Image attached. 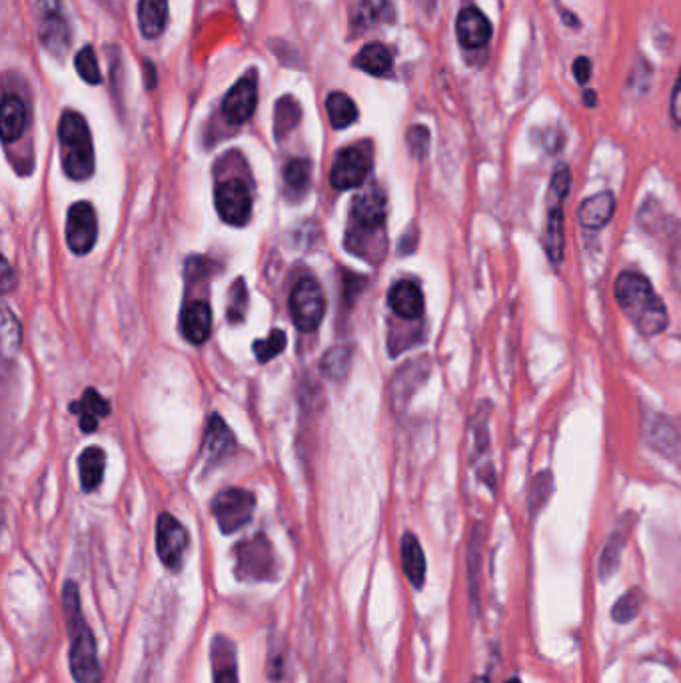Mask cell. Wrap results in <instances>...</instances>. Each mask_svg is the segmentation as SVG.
<instances>
[{"label": "cell", "mask_w": 681, "mask_h": 683, "mask_svg": "<svg viewBox=\"0 0 681 683\" xmlns=\"http://www.w3.org/2000/svg\"><path fill=\"white\" fill-rule=\"evenodd\" d=\"M614 296L622 312L630 318V322L642 336L654 338L668 330V308L644 274L634 270L622 272L616 278Z\"/></svg>", "instance_id": "cell-1"}, {"label": "cell", "mask_w": 681, "mask_h": 683, "mask_svg": "<svg viewBox=\"0 0 681 683\" xmlns=\"http://www.w3.org/2000/svg\"><path fill=\"white\" fill-rule=\"evenodd\" d=\"M62 610L70 636V674L76 683H102V670L98 660V648L90 626L86 624L80 608V596L74 582H66L62 588Z\"/></svg>", "instance_id": "cell-2"}, {"label": "cell", "mask_w": 681, "mask_h": 683, "mask_svg": "<svg viewBox=\"0 0 681 683\" xmlns=\"http://www.w3.org/2000/svg\"><path fill=\"white\" fill-rule=\"evenodd\" d=\"M58 140L62 148V168L72 180H86L94 172L92 136L84 116L66 110L58 122Z\"/></svg>", "instance_id": "cell-3"}, {"label": "cell", "mask_w": 681, "mask_h": 683, "mask_svg": "<svg viewBox=\"0 0 681 683\" xmlns=\"http://www.w3.org/2000/svg\"><path fill=\"white\" fill-rule=\"evenodd\" d=\"M572 190V170L568 166H560L548 188V210H546V252L550 262L560 266L564 262L566 252V236H564V204Z\"/></svg>", "instance_id": "cell-4"}, {"label": "cell", "mask_w": 681, "mask_h": 683, "mask_svg": "<svg viewBox=\"0 0 681 683\" xmlns=\"http://www.w3.org/2000/svg\"><path fill=\"white\" fill-rule=\"evenodd\" d=\"M236 578L242 582H272L278 578V562L272 544L254 536L236 546Z\"/></svg>", "instance_id": "cell-5"}, {"label": "cell", "mask_w": 681, "mask_h": 683, "mask_svg": "<svg viewBox=\"0 0 681 683\" xmlns=\"http://www.w3.org/2000/svg\"><path fill=\"white\" fill-rule=\"evenodd\" d=\"M386 222V196L378 188L360 194L352 204V224L348 232V250L356 246L368 234H378Z\"/></svg>", "instance_id": "cell-6"}, {"label": "cell", "mask_w": 681, "mask_h": 683, "mask_svg": "<svg viewBox=\"0 0 681 683\" xmlns=\"http://www.w3.org/2000/svg\"><path fill=\"white\" fill-rule=\"evenodd\" d=\"M290 314L298 330L314 332L326 314V296L314 278H300L290 294Z\"/></svg>", "instance_id": "cell-7"}, {"label": "cell", "mask_w": 681, "mask_h": 683, "mask_svg": "<svg viewBox=\"0 0 681 683\" xmlns=\"http://www.w3.org/2000/svg\"><path fill=\"white\" fill-rule=\"evenodd\" d=\"M38 12V34L44 44V48L54 54L56 58H62L70 48V24L64 16L62 0H38L36 4Z\"/></svg>", "instance_id": "cell-8"}, {"label": "cell", "mask_w": 681, "mask_h": 683, "mask_svg": "<svg viewBox=\"0 0 681 683\" xmlns=\"http://www.w3.org/2000/svg\"><path fill=\"white\" fill-rule=\"evenodd\" d=\"M256 500L248 490H222L212 502V514L224 534H234L246 526L254 514Z\"/></svg>", "instance_id": "cell-9"}, {"label": "cell", "mask_w": 681, "mask_h": 683, "mask_svg": "<svg viewBox=\"0 0 681 683\" xmlns=\"http://www.w3.org/2000/svg\"><path fill=\"white\" fill-rule=\"evenodd\" d=\"M188 532L186 528L170 514H160L156 522V552L160 562L170 570L178 572L184 564L188 552Z\"/></svg>", "instance_id": "cell-10"}, {"label": "cell", "mask_w": 681, "mask_h": 683, "mask_svg": "<svg viewBox=\"0 0 681 683\" xmlns=\"http://www.w3.org/2000/svg\"><path fill=\"white\" fill-rule=\"evenodd\" d=\"M216 210L220 218L230 226H244L252 214V194L246 182L230 178L220 182L214 194Z\"/></svg>", "instance_id": "cell-11"}, {"label": "cell", "mask_w": 681, "mask_h": 683, "mask_svg": "<svg viewBox=\"0 0 681 683\" xmlns=\"http://www.w3.org/2000/svg\"><path fill=\"white\" fill-rule=\"evenodd\" d=\"M372 166L370 152L364 146H348L336 154L330 170V182L336 190H350L360 186Z\"/></svg>", "instance_id": "cell-12"}, {"label": "cell", "mask_w": 681, "mask_h": 683, "mask_svg": "<svg viewBox=\"0 0 681 683\" xmlns=\"http://www.w3.org/2000/svg\"><path fill=\"white\" fill-rule=\"evenodd\" d=\"M98 238L96 212L90 202H76L66 218V244L74 254H88Z\"/></svg>", "instance_id": "cell-13"}, {"label": "cell", "mask_w": 681, "mask_h": 683, "mask_svg": "<svg viewBox=\"0 0 681 683\" xmlns=\"http://www.w3.org/2000/svg\"><path fill=\"white\" fill-rule=\"evenodd\" d=\"M258 104V76L254 72H248L244 78H240L224 96L222 102V116L228 124H244L252 118Z\"/></svg>", "instance_id": "cell-14"}, {"label": "cell", "mask_w": 681, "mask_h": 683, "mask_svg": "<svg viewBox=\"0 0 681 683\" xmlns=\"http://www.w3.org/2000/svg\"><path fill=\"white\" fill-rule=\"evenodd\" d=\"M644 440L660 456H666L668 460L681 464L680 434L666 416L650 412V410L646 412Z\"/></svg>", "instance_id": "cell-15"}, {"label": "cell", "mask_w": 681, "mask_h": 683, "mask_svg": "<svg viewBox=\"0 0 681 683\" xmlns=\"http://www.w3.org/2000/svg\"><path fill=\"white\" fill-rule=\"evenodd\" d=\"M634 524H636V516L634 514H626L620 518L618 526L614 528L612 536L608 538L604 550H602V556H600V562H598V576L602 582H608L620 568V562H622V554L628 546V540H630V534L634 530Z\"/></svg>", "instance_id": "cell-16"}, {"label": "cell", "mask_w": 681, "mask_h": 683, "mask_svg": "<svg viewBox=\"0 0 681 683\" xmlns=\"http://www.w3.org/2000/svg\"><path fill=\"white\" fill-rule=\"evenodd\" d=\"M456 34L466 48H484L492 38V24L482 10L464 8L456 20Z\"/></svg>", "instance_id": "cell-17"}, {"label": "cell", "mask_w": 681, "mask_h": 683, "mask_svg": "<svg viewBox=\"0 0 681 683\" xmlns=\"http://www.w3.org/2000/svg\"><path fill=\"white\" fill-rule=\"evenodd\" d=\"M388 304L404 320H420L424 314V294L414 280H400L388 292Z\"/></svg>", "instance_id": "cell-18"}, {"label": "cell", "mask_w": 681, "mask_h": 683, "mask_svg": "<svg viewBox=\"0 0 681 683\" xmlns=\"http://www.w3.org/2000/svg\"><path fill=\"white\" fill-rule=\"evenodd\" d=\"M210 666H212V682H238V656L236 646L226 636H216L210 646Z\"/></svg>", "instance_id": "cell-19"}, {"label": "cell", "mask_w": 681, "mask_h": 683, "mask_svg": "<svg viewBox=\"0 0 681 683\" xmlns=\"http://www.w3.org/2000/svg\"><path fill=\"white\" fill-rule=\"evenodd\" d=\"M616 212V196L610 190L586 198L578 208V220L588 230L606 228Z\"/></svg>", "instance_id": "cell-20"}, {"label": "cell", "mask_w": 681, "mask_h": 683, "mask_svg": "<svg viewBox=\"0 0 681 683\" xmlns=\"http://www.w3.org/2000/svg\"><path fill=\"white\" fill-rule=\"evenodd\" d=\"M182 334L192 344H204L212 332V310L204 300L188 304L180 318Z\"/></svg>", "instance_id": "cell-21"}, {"label": "cell", "mask_w": 681, "mask_h": 683, "mask_svg": "<svg viewBox=\"0 0 681 683\" xmlns=\"http://www.w3.org/2000/svg\"><path fill=\"white\" fill-rule=\"evenodd\" d=\"M402 568L414 590H422L426 584V556L414 534H404L400 542Z\"/></svg>", "instance_id": "cell-22"}, {"label": "cell", "mask_w": 681, "mask_h": 683, "mask_svg": "<svg viewBox=\"0 0 681 683\" xmlns=\"http://www.w3.org/2000/svg\"><path fill=\"white\" fill-rule=\"evenodd\" d=\"M204 450H206V456L210 462H220V460L232 456V452L236 450L234 436L218 414H212L208 420Z\"/></svg>", "instance_id": "cell-23"}, {"label": "cell", "mask_w": 681, "mask_h": 683, "mask_svg": "<svg viewBox=\"0 0 681 683\" xmlns=\"http://www.w3.org/2000/svg\"><path fill=\"white\" fill-rule=\"evenodd\" d=\"M26 128V106L20 96L6 94L2 100V140L6 144L18 140Z\"/></svg>", "instance_id": "cell-24"}, {"label": "cell", "mask_w": 681, "mask_h": 683, "mask_svg": "<svg viewBox=\"0 0 681 683\" xmlns=\"http://www.w3.org/2000/svg\"><path fill=\"white\" fill-rule=\"evenodd\" d=\"M168 20V0H138V26L142 36L156 38Z\"/></svg>", "instance_id": "cell-25"}, {"label": "cell", "mask_w": 681, "mask_h": 683, "mask_svg": "<svg viewBox=\"0 0 681 683\" xmlns=\"http://www.w3.org/2000/svg\"><path fill=\"white\" fill-rule=\"evenodd\" d=\"M72 412L80 414V428L84 432H94L100 420L110 414V406L94 388H88L82 400L78 404H72Z\"/></svg>", "instance_id": "cell-26"}, {"label": "cell", "mask_w": 681, "mask_h": 683, "mask_svg": "<svg viewBox=\"0 0 681 683\" xmlns=\"http://www.w3.org/2000/svg\"><path fill=\"white\" fill-rule=\"evenodd\" d=\"M394 58L392 52L388 50V46L380 44V42H370L366 44L354 58V66L372 74V76H384L392 70Z\"/></svg>", "instance_id": "cell-27"}, {"label": "cell", "mask_w": 681, "mask_h": 683, "mask_svg": "<svg viewBox=\"0 0 681 683\" xmlns=\"http://www.w3.org/2000/svg\"><path fill=\"white\" fill-rule=\"evenodd\" d=\"M104 466H106V456L102 448H86L80 454L78 468H80V484L84 492H92L100 486L102 476H104Z\"/></svg>", "instance_id": "cell-28"}, {"label": "cell", "mask_w": 681, "mask_h": 683, "mask_svg": "<svg viewBox=\"0 0 681 683\" xmlns=\"http://www.w3.org/2000/svg\"><path fill=\"white\" fill-rule=\"evenodd\" d=\"M326 110H328V118L330 124L336 130H344L348 128L352 122H356L358 118V108L356 102L346 94V92H332L326 98Z\"/></svg>", "instance_id": "cell-29"}, {"label": "cell", "mask_w": 681, "mask_h": 683, "mask_svg": "<svg viewBox=\"0 0 681 683\" xmlns=\"http://www.w3.org/2000/svg\"><path fill=\"white\" fill-rule=\"evenodd\" d=\"M312 180V166L304 158H292L284 168V184L286 192L292 198H300L306 194Z\"/></svg>", "instance_id": "cell-30"}, {"label": "cell", "mask_w": 681, "mask_h": 683, "mask_svg": "<svg viewBox=\"0 0 681 683\" xmlns=\"http://www.w3.org/2000/svg\"><path fill=\"white\" fill-rule=\"evenodd\" d=\"M300 118H302L300 104L292 96H282L276 102V110H274V132H276V138L280 140L288 132H292L298 126Z\"/></svg>", "instance_id": "cell-31"}, {"label": "cell", "mask_w": 681, "mask_h": 683, "mask_svg": "<svg viewBox=\"0 0 681 683\" xmlns=\"http://www.w3.org/2000/svg\"><path fill=\"white\" fill-rule=\"evenodd\" d=\"M392 20H394V6L390 0H362L354 24L356 28H360V26H370L376 22H392Z\"/></svg>", "instance_id": "cell-32"}, {"label": "cell", "mask_w": 681, "mask_h": 683, "mask_svg": "<svg viewBox=\"0 0 681 683\" xmlns=\"http://www.w3.org/2000/svg\"><path fill=\"white\" fill-rule=\"evenodd\" d=\"M554 492V478L550 472H542L534 478L532 486H530V494H528V504H530V512L532 516H536L550 500Z\"/></svg>", "instance_id": "cell-33"}, {"label": "cell", "mask_w": 681, "mask_h": 683, "mask_svg": "<svg viewBox=\"0 0 681 683\" xmlns=\"http://www.w3.org/2000/svg\"><path fill=\"white\" fill-rule=\"evenodd\" d=\"M352 362V352L348 346H336L326 352L322 360V370L328 378H344Z\"/></svg>", "instance_id": "cell-34"}, {"label": "cell", "mask_w": 681, "mask_h": 683, "mask_svg": "<svg viewBox=\"0 0 681 683\" xmlns=\"http://www.w3.org/2000/svg\"><path fill=\"white\" fill-rule=\"evenodd\" d=\"M284 348H286V334L282 330H272L268 334V338L256 340L252 346L258 362H262V364H266L272 358H276L278 354H282Z\"/></svg>", "instance_id": "cell-35"}, {"label": "cell", "mask_w": 681, "mask_h": 683, "mask_svg": "<svg viewBox=\"0 0 681 683\" xmlns=\"http://www.w3.org/2000/svg\"><path fill=\"white\" fill-rule=\"evenodd\" d=\"M642 610V596L640 592L632 590L628 594H624L612 608V620L618 624H630L632 620H636V616Z\"/></svg>", "instance_id": "cell-36"}, {"label": "cell", "mask_w": 681, "mask_h": 683, "mask_svg": "<svg viewBox=\"0 0 681 683\" xmlns=\"http://www.w3.org/2000/svg\"><path fill=\"white\" fill-rule=\"evenodd\" d=\"M246 308H248V288H246L244 278H238L232 284L230 296H228V320L230 322H242Z\"/></svg>", "instance_id": "cell-37"}, {"label": "cell", "mask_w": 681, "mask_h": 683, "mask_svg": "<svg viewBox=\"0 0 681 683\" xmlns=\"http://www.w3.org/2000/svg\"><path fill=\"white\" fill-rule=\"evenodd\" d=\"M76 72L88 82V84H98L102 78H100V68H98V62H96V54L90 46L82 48L78 54H76Z\"/></svg>", "instance_id": "cell-38"}, {"label": "cell", "mask_w": 681, "mask_h": 683, "mask_svg": "<svg viewBox=\"0 0 681 683\" xmlns=\"http://www.w3.org/2000/svg\"><path fill=\"white\" fill-rule=\"evenodd\" d=\"M406 140H408V148L412 152L414 158H426L428 150H430V130L422 124H416L408 130L406 134Z\"/></svg>", "instance_id": "cell-39"}, {"label": "cell", "mask_w": 681, "mask_h": 683, "mask_svg": "<svg viewBox=\"0 0 681 683\" xmlns=\"http://www.w3.org/2000/svg\"><path fill=\"white\" fill-rule=\"evenodd\" d=\"M670 270H672V282L681 292V244L672 246L670 250Z\"/></svg>", "instance_id": "cell-40"}, {"label": "cell", "mask_w": 681, "mask_h": 683, "mask_svg": "<svg viewBox=\"0 0 681 683\" xmlns=\"http://www.w3.org/2000/svg\"><path fill=\"white\" fill-rule=\"evenodd\" d=\"M574 76H576V80L580 84H586L590 80V76H592V62L586 56L576 58V62H574Z\"/></svg>", "instance_id": "cell-41"}, {"label": "cell", "mask_w": 681, "mask_h": 683, "mask_svg": "<svg viewBox=\"0 0 681 683\" xmlns=\"http://www.w3.org/2000/svg\"><path fill=\"white\" fill-rule=\"evenodd\" d=\"M672 116L678 124H681V74L678 82H676L674 94H672Z\"/></svg>", "instance_id": "cell-42"}, {"label": "cell", "mask_w": 681, "mask_h": 683, "mask_svg": "<svg viewBox=\"0 0 681 683\" xmlns=\"http://www.w3.org/2000/svg\"><path fill=\"white\" fill-rule=\"evenodd\" d=\"M584 100H586V104H588L590 108H594V106H596V92H594V90H586V92H584Z\"/></svg>", "instance_id": "cell-43"}, {"label": "cell", "mask_w": 681, "mask_h": 683, "mask_svg": "<svg viewBox=\"0 0 681 683\" xmlns=\"http://www.w3.org/2000/svg\"><path fill=\"white\" fill-rule=\"evenodd\" d=\"M100 2H104L108 8H114V6L120 4V0H100Z\"/></svg>", "instance_id": "cell-44"}, {"label": "cell", "mask_w": 681, "mask_h": 683, "mask_svg": "<svg viewBox=\"0 0 681 683\" xmlns=\"http://www.w3.org/2000/svg\"><path fill=\"white\" fill-rule=\"evenodd\" d=\"M472 683H490V680L486 676H478V678L472 680Z\"/></svg>", "instance_id": "cell-45"}, {"label": "cell", "mask_w": 681, "mask_h": 683, "mask_svg": "<svg viewBox=\"0 0 681 683\" xmlns=\"http://www.w3.org/2000/svg\"><path fill=\"white\" fill-rule=\"evenodd\" d=\"M506 683H522L520 680H516V678H512V680H508Z\"/></svg>", "instance_id": "cell-46"}]
</instances>
